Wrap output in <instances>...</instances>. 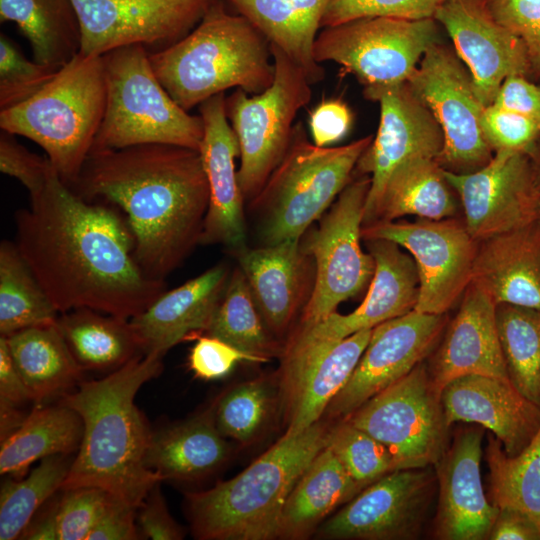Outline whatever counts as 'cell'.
<instances>
[{"label":"cell","instance_id":"e0dca14e","mask_svg":"<svg viewBox=\"0 0 540 540\" xmlns=\"http://www.w3.org/2000/svg\"><path fill=\"white\" fill-rule=\"evenodd\" d=\"M215 0H72L81 53L102 56L141 44L165 49L185 37Z\"/></svg>","mask_w":540,"mask_h":540},{"label":"cell","instance_id":"9a60e30c","mask_svg":"<svg viewBox=\"0 0 540 540\" xmlns=\"http://www.w3.org/2000/svg\"><path fill=\"white\" fill-rule=\"evenodd\" d=\"M363 94L379 104L380 119L377 133L354 171L370 176L362 227L373 223L393 171L413 158L437 160L444 144L440 125L408 82L363 87Z\"/></svg>","mask_w":540,"mask_h":540},{"label":"cell","instance_id":"52a82bcc","mask_svg":"<svg viewBox=\"0 0 540 540\" xmlns=\"http://www.w3.org/2000/svg\"><path fill=\"white\" fill-rule=\"evenodd\" d=\"M372 135L320 147L296 122L289 148L261 191L249 202L261 246L300 239L351 181Z\"/></svg>","mask_w":540,"mask_h":540},{"label":"cell","instance_id":"8fae6325","mask_svg":"<svg viewBox=\"0 0 540 540\" xmlns=\"http://www.w3.org/2000/svg\"><path fill=\"white\" fill-rule=\"evenodd\" d=\"M370 176L351 179L337 197L319 227L306 231L301 244L316 266L312 296L298 326L313 325L333 312L338 305L369 285L375 269L374 259L360 244L364 207Z\"/></svg>","mask_w":540,"mask_h":540},{"label":"cell","instance_id":"11a10c76","mask_svg":"<svg viewBox=\"0 0 540 540\" xmlns=\"http://www.w3.org/2000/svg\"><path fill=\"white\" fill-rule=\"evenodd\" d=\"M492 104L540 123V85L531 82L527 76L507 77Z\"/></svg>","mask_w":540,"mask_h":540},{"label":"cell","instance_id":"4fadbf2b","mask_svg":"<svg viewBox=\"0 0 540 540\" xmlns=\"http://www.w3.org/2000/svg\"><path fill=\"white\" fill-rule=\"evenodd\" d=\"M407 82L440 125L444 144L437 161L445 170L468 173L491 160L494 151L481 126L485 106L456 52L439 41L432 44Z\"/></svg>","mask_w":540,"mask_h":540},{"label":"cell","instance_id":"6125c7cd","mask_svg":"<svg viewBox=\"0 0 540 540\" xmlns=\"http://www.w3.org/2000/svg\"><path fill=\"white\" fill-rule=\"evenodd\" d=\"M531 161L534 182L540 195V138L528 153Z\"/></svg>","mask_w":540,"mask_h":540},{"label":"cell","instance_id":"9f6ffc18","mask_svg":"<svg viewBox=\"0 0 540 540\" xmlns=\"http://www.w3.org/2000/svg\"><path fill=\"white\" fill-rule=\"evenodd\" d=\"M136 507L113 496L86 540H136L140 532L136 523Z\"/></svg>","mask_w":540,"mask_h":540},{"label":"cell","instance_id":"ac0fdd59","mask_svg":"<svg viewBox=\"0 0 540 540\" xmlns=\"http://www.w3.org/2000/svg\"><path fill=\"white\" fill-rule=\"evenodd\" d=\"M445 176L459 198L465 226L476 241L534 224L540 195L527 153L496 151L475 171L445 170Z\"/></svg>","mask_w":540,"mask_h":540},{"label":"cell","instance_id":"f1b7e54d","mask_svg":"<svg viewBox=\"0 0 540 540\" xmlns=\"http://www.w3.org/2000/svg\"><path fill=\"white\" fill-rule=\"evenodd\" d=\"M471 282L496 305L540 310V233L535 225L480 241Z\"/></svg>","mask_w":540,"mask_h":540},{"label":"cell","instance_id":"8992f818","mask_svg":"<svg viewBox=\"0 0 540 540\" xmlns=\"http://www.w3.org/2000/svg\"><path fill=\"white\" fill-rule=\"evenodd\" d=\"M105 107L102 56L79 52L31 98L0 110V128L38 144L70 187L93 147Z\"/></svg>","mask_w":540,"mask_h":540},{"label":"cell","instance_id":"91938a15","mask_svg":"<svg viewBox=\"0 0 540 540\" xmlns=\"http://www.w3.org/2000/svg\"><path fill=\"white\" fill-rule=\"evenodd\" d=\"M55 505L46 512L31 520L19 539L58 540L55 518Z\"/></svg>","mask_w":540,"mask_h":540},{"label":"cell","instance_id":"3957f363","mask_svg":"<svg viewBox=\"0 0 540 540\" xmlns=\"http://www.w3.org/2000/svg\"><path fill=\"white\" fill-rule=\"evenodd\" d=\"M162 357L138 354L107 376L81 381L60 403L83 423V436L61 490L98 487L138 507L161 476L145 464L151 431L135 404L139 389L162 371Z\"/></svg>","mask_w":540,"mask_h":540},{"label":"cell","instance_id":"4dcf8cb0","mask_svg":"<svg viewBox=\"0 0 540 540\" xmlns=\"http://www.w3.org/2000/svg\"><path fill=\"white\" fill-rule=\"evenodd\" d=\"M268 40L283 51L313 85L325 70L315 60L314 46L331 0H226Z\"/></svg>","mask_w":540,"mask_h":540},{"label":"cell","instance_id":"5b68a950","mask_svg":"<svg viewBox=\"0 0 540 540\" xmlns=\"http://www.w3.org/2000/svg\"><path fill=\"white\" fill-rule=\"evenodd\" d=\"M149 58L162 86L188 112L231 88L259 94L275 75L268 40L219 0L185 37Z\"/></svg>","mask_w":540,"mask_h":540},{"label":"cell","instance_id":"7dc6e473","mask_svg":"<svg viewBox=\"0 0 540 540\" xmlns=\"http://www.w3.org/2000/svg\"><path fill=\"white\" fill-rule=\"evenodd\" d=\"M445 0H331L321 27L363 17H392L406 20L434 19Z\"/></svg>","mask_w":540,"mask_h":540},{"label":"cell","instance_id":"816d5d0a","mask_svg":"<svg viewBox=\"0 0 540 540\" xmlns=\"http://www.w3.org/2000/svg\"><path fill=\"white\" fill-rule=\"evenodd\" d=\"M241 361L257 363L252 356L207 334L197 337L188 357L189 369L203 380L223 378Z\"/></svg>","mask_w":540,"mask_h":540},{"label":"cell","instance_id":"484cf974","mask_svg":"<svg viewBox=\"0 0 540 540\" xmlns=\"http://www.w3.org/2000/svg\"><path fill=\"white\" fill-rule=\"evenodd\" d=\"M440 397L450 427L463 422L488 429L509 456L520 453L540 428V406L509 380L465 375L449 382Z\"/></svg>","mask_w":540,"mask_h":540},{"label":"cell","instance_id":"6da1fadb","mask_svg":"<svg viewBox=\"0 0 540 540\" xmlns=\"http://www.w3.org/2000/svg\"><path fill=\"white\" fill-rule=\"evenodd\" d=\"M30 201L15 214V244L59 313L89 308L130 320L166 291L137 263L129 224L77 195L53 166Z\"/></svg>","mask_w":540,"mask_h":540},{"label":"cell","instance_id":"7c38bea8","mask_svg":"<svg viewBox=\"0 0 540 540\" xmlns=\"http://www.w3.org/2000/svg\"><path fill=\"white\" fill-rule=\"evenodd\" d=\"M435 19L363 17L323 27L314 46L318 63L334 62L363 85L407 82L426 50L438 42Z\"/></svg>","mask_w":540,"mask_h":540},{"label":"cell","instance_id":"6f0895ef","mask_svg":"<svg viewBox=\"0 0 540 540\" xmlns=\"http://www.w3.org/2000/svg\"><path fill=\"white\" fill-rule=\"evenodd\" d=\"M489 540H540V529L527 514L499 508Z\"/></svg>","mask_w":540,"mask_h":540},{"label":"cell","instance_id":"ee69618b","mask_svg":"<svg viewBox=\"0 0 540 540\" xmlns=\"http://www.w3.org/2000/svg\"><path fill=\"white\" fill-rule=\"evenodd\" d=\"M326 447L362 489L395 470L388 449L347 419L330 424Z\"/></svg>","mask_w":540,"mask_h":540},{"label":"cell","instance_id":"74e56055","mask_svg":"<svg viewBox=\"0 0 540 540\" xmlns=\"http://www.w3.org/2000/svg\"><path fill=\"white\" fill-rule=\"evenodd\" d=\"M205 333L252 356L257 363L281 357L284 350V344L267 329L239 266L230 273L223 297Z\"/></svg>","mask_w":540,"mask_h":540},{"label":"cell","instance_id":"7a4b0ae2","mask_svg":"<svg viewBox=\"0 0 540 540\" xmlns=\"http://www.w3.org/2000/svg\"><path fill=\"white\" fill-rule=\"evenodd\" d=\"M70 188L125 212L143 272L164 280L200 244L209 187L198 150L162 143L92 148Z\"/></svg>","mask_w":540,"mask_h":540},{"label":"cell","instance_id":"bcb514c9","mask_svg":"<svg viewBox=\"0 0 540 540\" xmlns=\"http://www.w3.org/2000/svg\"><path fill=\"white\" fill-rule=\"evenodd\" d=\"M61 491L55 505L58 540H86L112 495L98 487Z\"/></svg>","mask_w":540,"mask_h":540},{"label":"cell","instance_id":"4316f807","mask_svg":"<svg viewBox=\"0 0 540 540\" xmlns=\"http://www.w3.org/2000/svg\"><path fill=\"white\" fill-rule=\"evenodd\" d=\"M428 370L440 394L449 382L465 375L509 380L498 335L496 303L478 285L471 282L464 291Z\"/></svg>","mask_w":540,"mask_h":540},{"label":"cell","instance_id":"7402d4cb","mask_svg":"<svg viewBox=\"0 0 540 540\" xmlns=\"http://www.w3.org/2000/svg\"><path fill=\"white\" fill-rule=\"evenodd\" d=\"M365 241L375 269L362 303L349 314L333 312L313 325L296 327L285 344L341 340L415 309L419 278L412 256L389 240Z\"/></svg>","mask_w":540,"mask_h":540},{"label":"cell","instance_id":"db71d44e","mask_svg":"<svg viewBox=\"0 0 540 540\" xmlns=\"http://www.w3.org/2000/svg\"><path fill=\"white\" fill-rule=\"evenodd\" d=\"M160 482L153 486L136 510V523L142 536L152 540H179L182 528L170 515L160 491Z\"/></svg>","mask_w":540,"mask_h":540},{"label":"cell","instance_id":"60d3db41","mask_svg":"<svg viewBox=\"0 0 540 540\" xmlns=\"http://www.w3.org/2000/svg\"><path fill=\"white\" fill-rule=\"evenodd\" d=\"M496 321L510 382L540 406V310L497 304Z\"/></svg>","mask_w":540,"mask_h":540},{"label":"cell","instance_id":"f907efd6","mask_svg":"<svg viewBox=\"0 0 540 540\" xmlns=\"http://www.w3.org/2000/svg\"><path fill=\"white\" fill-rule=\"evenodd\" d=\"M14 136L0 132V171L22 183L31 197L43 188L52 165L47 156L30 152Z\"/></svg>","mask_w":540,"mask_h":540},{"label":"cell","instance_id":"d4e9b609","mask_svg":"<svg viewBox=\"0 0 540 540\" xmlns=\"http://www.w3.org/2000/svg\"><path fill=\"white\" fill-rule=\"evenodd\" d=\"M235 256L267 329L285 344L314 290L313 257L303 248L301 238L246 247Z\"/></svg>","mask_w":540,"mask_h":540},{"label":"cell","instance_id":"603a6c76","mask_svg":"<svg viewBox=\"0 0 540 540\" xmlns=\"http://www.w3.org/2000/svg\"><path fill=\"white\" fill-rule=\"evenodd\" d=\"M225 101V93H220L198 106L204 126L199 153L209 187L200 244H221L236 254L247 247L245 199L235 168L240 147L227 118Z\"/></svg>","mask_w":540,"mask_h":540},{"label":"cell","instance_id":"d6986e66","mask_svg":"<svg viewBox=\"0 0 540 540\" xmlns=\"http://www.w3.org/2000/svg\"><path fill=\"white\" fill-rule=\"evenodd\" d=\"M446 314L415 309L372 329L369 342L323 418H347L370 398L412 371L430 354L446 326Z\"/></svg>","mask_w":540,"mask_h":540},{"label":"cell","instance_id":"83f0119b","mask_svg":"<svg viewBox=\"0 0 540 540\" xmlns=\"http://www.w3.org/2000/svg\"><path fill=\"white\" fill-rule=\"evenodd\" d=\"M230 277L218 264L177 288L163 292L129 320L143 354L163 356L194 333L205 332Z\"/></svg>","mask_w":540,"mask_h":540},{"label":"cell","instance_id":"7bdbcfd3","mask_svg":"<svg viewBox=\"0 0 540 540\" xmlns=\"http://www.w3.org/2000/svg\"><path fill=\"white\" fill-rule=\"evenodd\" d=\"M280 389L269 378L240 383L214 403L216 425L223 436L243 445L257 439L267 427Z\"/></svg>","mask_w":540,"mask_h":540},{"label":"cell","instance_id":"d590c367","mask_svg":"<svg viewBox=\"0 0 540 540\" xmlns=\"http://www.w3.org/2000/svg\"><path fill=\"white\" fill-rule=\"evenodd\" d=\"M83 436L80 416L70 407L38 404L0 446V473L21 478L35 461L72 454Z\"/></svg>","mask_w":540,"mask_h":540},{"label":"cell","instance_id":"5bb4252c","mask_svg":"<svg viewBox=\"0 0 540 540\" xmlns=\"http://www.w3.org/2000/svg\"><path fill=\"white\" fill-rule=\"evenodd\" d=\"M361 236L392 241L410 253L419 278L416 311L446 314L471 283L479 242L463 219L377 222L363 226Z\"/></svg>","mask_w":540,"mask_h":540},{"label":"cell","instance_id":"9c48e42d","mask_svg":"<svg viewBox=\"0 0 540 540\" xmlns=\"http://www.w3.org/2000/svg\"><path fill=\"white\" fill-rule=\"evenodd\" d=\"M275 75L259 94L235 89L226 97V114L240 147L237 177L250 202L285 156L298 112L311 100L305 73L279 48L270 44Z\"/></svg>","mask_w":540,"mask_h":540},{"label":"cell","instance_id":"681fc988","mask_svg":"<svg viewBox=\"0 0 540 540\" xmlns=\"http://www.w3.org/2000/svg\"><path fill=\"white\" fill-rule=\"evenodd\" d=\"M493 17L524 44L532 74L540 76V0H486Z\"/></svg>","mask_w":540,"mask_h":540},{"label":"cell","instance_id":"f6af8a7d","mask_svg":"<svg viewBox=\"0 0 540 540\" xmlns=\"http://www.w3.org/2000/svg\"><path fill=\"white\" fill-rule=\"evenodd\" d=\"M58 70L35 60H28L11 40L1 34L0 110L16 106L31 98L54 77Z\"/></svg>","mask_w":540,"mask_h":540},{"label":"cell","instance_id":"836d02e7","mask_svg":"<svg viewBox=\"0 0 540 540\" xmlns=\"http://www.w3.org/2000/svg\"><path fill=\"white\" fill-rule=\"evenodd\" d=\"M460 207L459 198L438 161L417 157L393 171L384 187L372 224L390 222L408 215L428 220L454 218Z\"/></svg>","mask_w":540,"mask_h":540},{"label":"cell","instance_id":"94428289","mask_svg":"<svg viewBox=\"0 0 540 540\" xmlns=\"http://www.w3.org/2000/svg\"><path fill=\"white\" fill-rule=\"evenodd\" d=\"M18 405L0 400V440L15 432L24 422L25 416Z\"/></svg>","mask_w":540,"mask_h":540},{"label":"cell","instance_id":"44dd1931","mask_svg":"<svg viewBox=\"0 0 540 540\" xmlns=\"http://www.w3.org/2000/svg\"><path fill=\"white\" fill-rule=\"evenodd\" d=\"M434 19L449 34L485 107L507 77L532 74L523 42L493 17L486 0H445Z\"/></svg>","mask_w":540,"mask_h":540},{"label":"cell","instance_id":"be15d7a7","mask_svg":"<svg viewBox=\"0 0 540 540\" xmlns=\"http://www.w3.org/2000/svg\"><path fill=\"white\" fill-rule=\"evenodd\" d=\"M534 225L537 228L538 232L540 233V201H539L537 215H536Z\"/></svg>","mask_w":540,"mask_h":540},{"label":"cell","instance_id":"8d00e7d4","mask_svg":"<svg viewBox=\"0 0 540 540\" xmlns=\"http://www.w3.org/2000/svg\"><path fill=\"white\" fill-rule=\"evenodd\" d=\"M57 325L83 370L110 373L142 353L127 319L78 308L60 313Z\"/></svg>","mask_w":540,"mask_h":540},{"label":"cell","instance_id":"b9f144b4","mask_svg":"<svg viewBox=\"0 0 540 540\" xmlns=\"http://www.w3.org/2000/svg\"><path fill=\"white\" fill-rule=\"evenodd\" d=\"M73 459L71 454L49 456L25 479L10 477L2 482L0 540L20 538L39 508L61 490Z\"/></svg>","mask_w":540,"mask_h":540},{"label":"cell","instance_id":"ba28073f","mask_svg":"<svg viewBox=\"0 0 540 540\" xmlns=\"http://www.w3.org/2000/svg\"><path fill=\"white\" fill-rule=\"evenodd\" d=\"M106 80L105 113L92 148L119 149L162 143L199 151L204 126L158 80L147 48L133 44L102 55Z\"/></svg>","mask_w":540,"mask_h":540},{"label":"cell","instance_id":"f5cc1de1","mask_svg":"<svg viewBox=\"0 0 540 540\" xmlns=\"http://www.w3.org/2000/svg\"><path fill=\"white\" fill-rule=\"evenodd\" d=\"M353 124V114L341 99H324L309 113L308 126L312 142L327 147L342 140Z\"/></svg>","mask_w":540,"mask_h":540},{"label":"cell","instance_id":"c3c4849f","mask_svg":"<svg viewBox=\"0 0 540 540\" xmlns=\"http://www.w3.org/2000/svg\"><path fill=\"white\" fill-rule=\"evenodd\" d=\"M481 126L494 152L507 150L528 154L540 138V123L494 104L484 108Z\"/></svg>","mask_w":540,"mask_h":540},{"label":"cell","instance_id":"277c9868","mask_svg":"<svg viewBox=\"0 0 540 540\" xmlns=\"http://www.w3.org/2000/svg\"><path fill=\"white\" fill-rule=\"evenodd\" d=\"M329 427L322 418L299 433H284L235 477L187 494L186 512L194 536L202 540L278 539L286 500L327 446Z\"/></svg>","mask_w":540,"mask_h":540},{"label":"cell","instance_id":"cb8c5ba5","mask_svg":"<svg viewBox=\"0 0 540 540\" xmlns=\"http://www.w3.org/2000/svg\"><path fill=\"white\" fill-rule=\"evenodd\" d=\"M483 435V427L478 425L460 429L434 464L437 539H489L499 509L485 494L481 479Z\"/></svg>","mask_w":540,"mask_h":540},{"label":"cell","instance_id":"e575fe53","mask_svg":"<svg viewBox=\"0 0 540 540\" xmlns=\"http://www.w3.org/2000/svg\"><path fill=\"white\" fill-rule=\"evenodd\" d=\"M1 22H14L36 62L60 69L81 51V26L72 0H0Z\"/></svg>","mask_w":540,"mask_h":540},{"label":"cell","instance_id":"f35d334b","mask_svg":"<svg viewBox=\"0 0 540 540\" xmlns=\"http://www.w3.org/2000/svg\"><path fill=\"white\" fill-rule=\"evenodd\" d=\"M489 468V500L499 508L527 514L540 529V428L517 455L505 453L491 433L484 452Z\"/></svg>","mask_w":540,"mask_h":540},{"label":"cell","instance_id":"2e32d148","mask_svg":"<svg viewBox=\"0 0 540 540\" xmlns=\"http://www.w3.org/2000/svg\"><path fill=\"white\" fill-rule=\"evenodd\" d=\"M429 467L398 469L362 489L315 531L331 540L418 538L436 491Z\"/></svg>","mask_w":540,"mask_h":540},{"label":"cell","instance_id":"d6a6232c","mask_svg":"<svg viewBox=\"0 0 540 540\" xmlns=\"http://www.w3.org/2000/svg\"><path fill=\"white\" fill-rule=\"evenodd\" d=\"M5 337L13 361L37 404L62 397L83 381L84 370L73 356L57 321Z\"/></svg>","mask_w":540,"mask_h":540},{"label":"cell","instance_id":"f546056e","mask_svg":"<svg viewBox=\"0 0 540 540\" xmlns=\"http://www.w3.org/2000/svg\"><path fill=\"white\" fill-rule=\"evenodd\" d=\"M231 446L219 431L214 405L202 413L151 433L145 464L162 480L196 481L219 469Z\"/></svg>","mask_w":540,"mask_h":540},{"label":"cell","instance_id":"ab89813d","mask_svg":"<svg viewBox=\"0 0 540 540\" xmlns=\"http://www.w3.org/2000/svg\"><path fill=\"white\" fill-rule=\"evenodd\" d=\"M59 312L33 275L15 242L0 244V333L57 321Z\"/></svg>","mask_w":540,"mask_h":540},{"label":"cell","instance_id":"680465c9","mask_svg":"<svg viewBox=\"0 0 540 540\" xmlns=\"http://www.w3.org/2000/svg\"><path fill=\"white\" fill-rule=\"evenodd\" d=\"M0 400L15 405L33 401L11 356L6 337L0 336Z\"/></svg>","mask_w":540,"mask_h":540},{"label":"cell","instance_id":"ffe728a7","mask_svg":"<svg viewBox=\"0 0 540 540\" xmlns=\"http://www.w3.org/2000/svg\"><path fill=\"white\" fill-rule=\"evenodd\" d=\"M372 329L344 339L284 345L279 389L286 431L296 434L323 418L362 356Z\"/></svg>","mask_w":540,"mask_h":540},{"label":"cell","instance_id":"1f68e13d","mask_svg":"<svg viewBox=\"0 0 540 540\" xmlns=\"http://www.w3.org/2000/svg\"><path fill=\"white\" fill-rule=\"evenodd\" d=\"M361 490L336 455L325 447L290 492L282 511L278 539L307 538L325 517Z\"/></svg>","mask_w":540,"mask_h":540},{"label":"cell","instance_id":"30bf717a","mask_svg":"<svg viewBox=\"0 0 540 540\" xmlns=\"http://www.w3.org/2000/svg\"><path fill=\"white\" fill-rule=\"evenodd\" d=\"M345 419L388 449L395 470L434 466L449 444L440 393L423 362Z\"/></svg>","mask_w":540,"mask_h":540}]
</instances>
